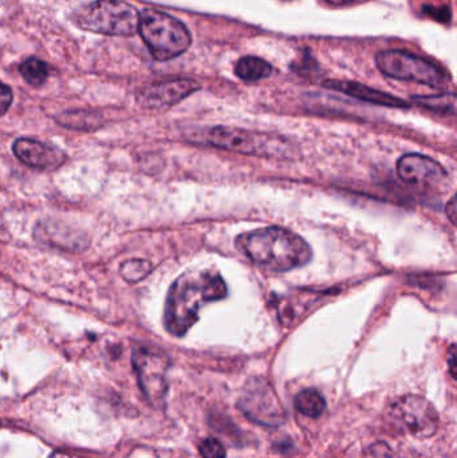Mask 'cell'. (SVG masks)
<instances>
[{"label":"cell","instance_id":"obj_6","mask_svg":"<svg viewBox=\"0 0 457 458\" xmlns=\"http://www.w3.org/2000/svg\"><path fill=\"white\" fill-rule=\"evenodd\" d=\"M378 70L386 77L443 88L448 75L436 64L402 50L381 51L376 55Z\"/></svg>","mask_w":457,"mask_h":458},{"label":"cell","instance_id":"obj_20","mask_svg":"<svg viewBox=\"0 0 457 458\" xmlns=\"http://www.w3.org/2000/svg\"><path fill=\"white\" fill-rule=\"evenodd\" d=\"M150 271H152V264L147 260H140V259L126 260L120 268L121 276L129 283H137L145 279Z\"/></svg>","mask_w":457,"mask_h":458},{"label":"cell","instance_id":"obj_25","mask_svg":"<svg viewBox=\"0 0 457 458\" xmlns=\"http://www.w3.org/2000/svg\"><path fill=\"white\" fill-rule=\"evenodd\" d=\"M456 196H453V198L451 199L450 203L447 204V211H445L447 212L448 217H450L451 223H453V225H456Z\"/></svg>","mask_w":457,"mask_h":458},{"label":"cell","instance_id":"obj_23","mask_svg":"<svg viewBox=\"0 0 457 458\" xmlns=\"http://www.w3.org/2000/svg\"><path fill=\"white\" fill-rule=\"evenodd\" d=\"M364 458H394V454L388 444L376 443L365 449Z\"/></svg>","mask_w":457,"mask_h":458},{"label":"cell","instance_id":"obj_24","mask_svg":"<svg viewBox=\"0 0 457 458\" xmlns=\"http://www.w3.org/2000/svg\"><path fill=\"white\" fill-rule=\"evenodd\" d=\"M13 91L4 83H0V114H4L13 104Z\"/></svg>","mask_w":457,"mask_h":458},{"label":"cell","instance_id":"obj_15","mask_svg":"<svg viewBox=\"0 0 457 458\" xmlns=\"http://www.w3.org/2000/svg\"><path fill=\"white\" fill-rule=\"evenodd\" d=\"M235 72L241 80L254 82L270 77L273 66L258 56H244L236 64Z\"/></svg>","mask_w":457,"mask_h":458},{"label":"cell","instance_id":"obj_11","mask_svg":"<svg viewBox=\"0 0 457 458\" xmlns=\"http://www.w3.org/2000/svg\"><path fill=\"white\" fill-rule=\"evenodd\" d=\"M198 82L192 80H169L145 86L137 93V101L147 109H166L179 104L199 90Z\"/></svg>","mask_w":457,"mask_h":458},{"label":"cell","instance_id":"obj_5","mask_svg":"<svg viewBox=\"0 0 457 458\" xmlns=\"http://www.w3.org/2000/svg\"><path fill=\"white\" fill-rule=\"evenodd\" d=\"M207 142L228 152L259 157L289 158L295 153L292 145L282 137L227 126L211 129L207 133Z\"/></svg>","mask_w":457,"mask_h":458},{"label":"cell","instance_id":"obj_4","mask_svg":"<svg viewBox=\"0 0 457 458\" xmlns=\"http://www.w3.org/2000/svg\"><path fill=\"white\" fill-rule=\"evenodd\" d=\"M139 21V11L123 0H96L77 13L80 29L110 37H131Z\"/></svg>","mask_w":457,"mask_h":458},{"label":"cell","instance_id":"obj_2","mask_svg":"<svg viewBox=\"0 0 457 458\" xmlns=\"http://www.w3.org/2000/svg\"><path fill=\"white\" fill-rule=\"evenodd\" d=\"M236 247L267 271L287 272L313 258L310 245L294 232L279 227L260 228L236 237Z\"/></svg>","mask_w":457,"mask_h":458},{"label":"cell","instance_id":"obj_14","mask_svg":"<svg viewBox=\"0 0 457 458\" xmlns=\"http://www.w3.org/2000/svg\"><path fill=\"white\" fill-rule=\"evenodd\" d=\"M324 86L332 89V90L348 94V96L360 99V101L378 105V106L410 107V105L404 99L397 98V97L384 93V91L376 90V89L362 85V83L351 82V81L349 82V81L329 80L325 81Z\"/></svg>","mask_w":457,"mask_h":458},{"label":"cell","instance_id":"obj_13","mask_svg":"<svg viewBox=\"0 0 457 458\" xmlns=\"http://www.w3.org/2000/svg\"><path fill=\"white\" fill-rule=\"evenodd\" d=\"M35 237L51 247L69 252H80L89 245L88 236L82 232L58 222H42L35 229Z\"/></svg>","mask_w":457,"mask_h":458},{"label":"cell","instance_id":"obj_21","mask_svg":"<svg viewBox=\"0 0 457 458\" xmlns=\"http://www.w3.org/2000/svg\"><path fill=\"white\" fill-rule=\"evenodd\" d=\"M199 454L201 458H225L227 452H225L224 445L220 443L217 438H206L203 443L199 446Z\"/></svg>","mask_w":457,"mask_h":458},{"label":"cell","instance_id":"obj_26","mask_svg":"<svg viewBox=\"0 0 457 458\" xmlns=\"http://www.w3.org/2000/svg\"><path fill=\"white\" fill-rule=\"evenodd\" d=\"M450 371H451V376H453V378H456V352H455V346L451 347Z\"/></svg>","mask_w":457,"mask_h":458},{"label":"cell","instance_id":"obj_19","mask_svg":"<svg viewBox=\"0 0 457 458\" xmlns=\"http://www.w3.org/2000/svg\"><path fill=\"white\" fill-rule=\"evenodd\" d=\"M21 74L29 85L40 86L48 77V66L37 58H29L21 64Z\"/></svg>","mask_w":457,"mask_h":458},{"label":"cell","instance_id":"obj_22","mask_svg":"<svg viewBox=\"0 0 457 458\" xmlns=\"http://www.w3.org/2000/svg\"><path fill=\"white\" fill-rule=\"evenodd\" d=\"M424 13L434 18L440 23H450L453 21V11L448 5L443 7H434V5H424Z\"/></svg>","mask_w":457,"mask_h":458},{"label":"cell","instance_id":"obj_18","mask_svg":"<svg viewBox=\"0 0 457 458\" xmlns=\"http://www.w3.org/2000/svg\"><path fill=\"white\" fill-rule=\"evenodd\" d=\"M415 104L424 109L442 114H453L456 110L455 94H440V96H423L413 98Z\"/></svg>","mask_w":457,"mask_h":458},{"label":"cell","instance_id":"obj_12","mask_svg":"<svg viewBox=\"0 0 457 458\" xmlns=\"http://www.w3.org/2000/svg\"><path fill=\"white\" fill-rule=\"evenodd\" d=\"M13 152L24 165L43 171L59 168L66 161V155L59 148L38 140L18 139L13 142Z\"/></svg>","mask_w":457,"mask_h":458},{"label":"cell","instance_id":"obj_27","mask_svg":"<svg viewBox=\"0 0 457 458\" xmlns=\"http://www.w3.org/2000/svg\"><path fill=\"white\" fill-rule=\"evenodd\" d=\"M354 0H326V3H329L330 5H346L353 3Z\"/></svg>","mask_w":457,"mask_h":458},{"label":"cell","instance_id":"obj_3","mask_svg":"<svg viewBox=\"0 0 457 458\" xmlns=\"http://www.w3.org/2000/svg\"><path fill=\"white\" fill-rule=\"evenodd\" d=\"M139 32L156 61H169L190 48L192 37L179 19L153 8L140 13Z\"/></svg>","mask_w":457,"mask_h":458},{"label":"cell","instance_id":"obj_1","mask_svg":"<svg viewBox=\"0 0 457 458\" xmlns=\"http://www.w3.org/2000/svg\"><path fill=\"white\" fill-rule=\"evenodd\" d=\"M227 296V284L219 272L188 271L174 280L166 298L164 325L174 336H184L199 320L200 310Z\"/></svg>","mask_w":457,"mask_h":458},{"label":"cell","instance_id":"obj_10","mask_svg":"<svg viewBox=\"0 0 457 458\" xmlns=\"http://www.w3.org/2000/svg\"><path fill=\"white\" fill-rule=\"evenodd\" d=\"M397 174L410 187L436 191L447 182L448 172L431 157L423 155L402 156L397 163Z\"/></svg>","mask_w":457,"mask_h":458},{"label":"cell","instance_id":"obj_28","mask_svg":"<svg viewBox=\"0 0 457 458\" xmlns=\"http://www.w3.org/2000/svg\"><path fill=\"white\" fill-rule=\"evenodd\" d=\"M50 458H70V456H67V454H59V452H56V454H51Z\"/></svg>","mask_w":457,"mask_h":458},{"label":"cell","instance_id":"obj_17","mask_svg":"<svg viewBox=\"0 0 457 458\" xmlns=\"http://www.w3.org/2000/svg\"><path fill=\"white\" fill-rule=\"evenodd\" d=\"M295 408L303 416L318 419L326 411V401L317 390H303L295 398Z\"/></svg>","mask_w":457,"mask_h":458},{"label":"cell","instance_id":"obj_8","mask_svg":"<svg viewBox=\"0 0 457 458\" xmlns=\"http://www.w3.org/2000/svg\"><path fill=\"white\" fill-rule=\"evenodd\" d=\"M133 369L145 398L152 405H163L168 393V358L149 347H136L133 352Z\"/></svg>","mask_w":457,"mask_h":458},{"label":"cell","instance_id":"obj_7","mask_svg":"<svg viewBox=\"0 0 457 458\" xmlns=\"http://www.w3.org/2000/svg\"><path fill=\"white\" fill-rule=\"evenodd\" d=\"M238 409L255 424L262 427H281L286 421V411L270 384L254 378L247 384Z\"/></svg>","mask_w":457,"mask_h":458},{"label":"cell","instance_id":"obj_9","mask_svg":"<svg viewBox=\"0 0 457 458\" xmlns=\"http://www.w3.org/2000/svg\"><path fill=\"white\" fill-rule=\"evenodd\" d=\"M392 419L413 437L431 438L439 428V413L434 403L420 395H404L391 408Z\"/></svg>","mask_w":457,"mask_h":458},{"label":"cell","instance_id":"obj_16","mask_svg":"<svg viewBox=\"0 0 457 458\" xmlns=\"http://www.w3.org/2000/svg\"><path fill=\"white\" fill-rule=\"evenodd\" d=\"M56 123L67 129L74 131H96L101 126V115L86 110L66 112L56 117Z\"/></svg>","mask_w":457,"mask_h":458}]
</instances>
